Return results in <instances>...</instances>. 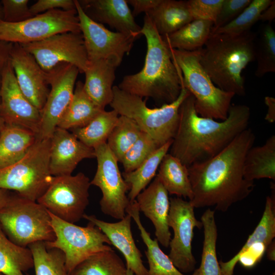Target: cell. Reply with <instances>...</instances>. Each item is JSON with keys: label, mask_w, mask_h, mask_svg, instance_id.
I'll return each instance as SVG.
<instances>
[{"label": "cell", "mask_w": 275, "mask_h": 275, "mask_svg": "<svg viewBox=\"0 0 275 275\" xmlns=\"http://www.w3.org/2000/svg\"><path fill=\"white\" fill-rule=\"evenodd\" d=\"M255 138L248 127L213 157L187 167L193 193L189 202L195 208L214 206L226 212L249 196L254 182L245 178L243 163Z\"/></svg>", "instance_id": "cell-1"}, {"label": "cell", "mask_w": 275, "mask_h": 275, "mask_svg": "<svg viewBox=\"0 0 275 275\" xmlns=\"http://www.w3.org/2000/svg\"><path fill=\"white\" fill-rule=\"evenodd\" d=\"M194 100L190 94L182 102L177 130L169 150L187 167L220 152L248 128L251 116L249 106L235 104L230 106L224 121L202 117L196 112Z\"/></svg>", "instance_id": "cell-2"}, {"label": "cell", "mask_w": 275, "mask_h": 275, "mask_svg": "<svg viewBox=\"0 0 275 275\" xmlns=\"http://www.w3.org/2000/svg\"><path fill=\"white\" fill-rule=\"evenodd\" d=\"M140 34L147 42L144 67L136 73L125 75L118 87L142 98H151L162 105L172 103L181 90V71L172 59L169 47L146 14Z\"/></svg>", "instance_id": "cell-3"}, {"label": "cell", "mask_w": 275, "mask_h": 275, "mask_svg": "<svg viewBox=\"0 0 275 275\" xmlns=\"http://www.w3.org/2000/svg\"><path fill=\"white\" fill-rule=\"evenodd\" d=\"M256 35L251 31L237 35L211 34L199 49L200 63L217 87L235 95H245L242 72L255 61Z\"/></svg>", "instance_id": "cell-4"}, {"label": "cell", "mask_w": 275, "mask_h": 275, "mask_svg": "<svg viewBox=\"0 0 275 275\" xmlns=\"http://www.w3.org/2000/svg\"><path fill=\"white\" fill-rule=\"evenodd\" d=\"M181 86L176 100L157 108L149 107L143 98L127 93L115 86L113 99L109 105L119 115L135 121L143 132L148 134L159 147H161L173 141L178 126L180 105L190 94Z\"/></svg>", "instance_id": "cell-5"}, {"label": "cell", "mask_w": 275, "mask_h": 275, "mask_svg": "<svg viewBox=\"0 0 275 275\" xmlns=\"http://www.w3.org/2000/svg\"><path fill=\"white\" fill-rule=\"evenodd\" d=\"M169 48L181 71V85L194 97L197 114L218 121L226 120L235 94L215 86L200 63L199 49L189 51Z\"/></svg>", "instance_id": "cell-6"}, {"label": "cell", "mask_w": 275, "mask_h": 275, "mask_svg": "<svg viewBox=\"0 0 275 275\" xmlns=\"http://www.w3.org/2000/svg\"><path fill=\"white\" fill-rule=\"evenodd\" d=\"M0 226L7 237L22 248L55 239L49 211L37 202L10 196L0 209Z\"/></svg>", "instance_id": "cell-7"}, {"label": "cell", "mask_w": 275, "mask_h": 275, "mask_svg": "<svg viewBox=\"0 0 275 275\" xmlns=\"http://www.w3.org/2000/svg\"><path fill=\"white\" fill-rule=\"evenodd\" d=\"M49 150L50 139H37L19 160L0 169V189L37 202L54 177L49 170Z\"/></svg>", "instance_id": "cell-8"}, {"label": "cell", "mask_w": 275, "mask_h": 275, "mask_svg": "<svg viewBox=\"0 0 275 275\" xmlns=\"http://www.w3.org/2000/svg\"><path fill=\"white\" fill-rule=\"evenodd\" d=\"M49 212L55 239L45 242L46 245L63 252L68 274L91 256L112 249L108 245L111 243L107 237L93 223L89 222L87 226L81 227L64 221Z\"/></svg>", "instance_id": "cell-9"}, {"label": "cell", "mask_w": 275, "mask_h": 275, "mask_svg": "<svg viewBox=\"0 0 275 275\" xmlns=\"http://www.w3.org/2000/svg\"><path fill=\"white\" fill-rule=\"evenodd\" d=\"M90 182L82 172L54 176L37 202L58 218L74 224L83 218L89 204Z\"/></svg>", "instance_id": "cell-10"}, {"label": "cell", "mask_w": 275, "mask_h": 275, "mask_svg": "<svg viewBox=\"0 0 275 275\" xmlns=\"http://www.w3.org/2000/svg\"><path fill=\"white\" fill-rule=\"evenodd\" d=\"M65 32L81 33L76 9L50 10L17 23L0 22V40L20 44Z\"/></svg>", "instance_id": "cell-11"}, {"label": "cell", "mask_w": 275, "mask_h": 275, "mask_svg": "<svg viewBox=\"0 0 275 275\" xmlns=\"http://www.w3.org/2000/svg\"><path fill=\"white\" fill-rule=\"evenodd\" d=\"M97 170L91 185L98 187L102 193L99 204L102 212L113 218L122 219L130 202L127 195L129 186L121 175L118 161L106 143L95 148Z\"/></svg>", "instance_id": "cell-12"}, {"label": "cell", "mask_w": 275, "mask_h": 275, "mask_svg": "<svg viewBox=\"0 0 275 275\" xmlns=\"http://www.w3.org/2000/svg\"><path fill=\"white\" fill-rule=\"evenodd\" d=\"M20 45L45 72L68 63L76 66L79 73H84L88 63L81 33H59L39 41Z\"/></svg>", "instance_id": "cell-13"}, {"label": "cell", "mask_w": 275, "mask_h": 275, "mask_svg": "<svg viewBox=\"0 0 275 275\" xmlns=\"http://www.w3.org/2000/svg\"><path fill=\"white\" fill-rule=\"evenodd\" d=\"M194 207L181 197L170 199L168 225L173 230L169 257L174 265L182 273L195 270L196 261L192 253L194 229H201V221L195 215Z\"/></svg>", "instance_id": "cell-14"}, {"label": "cell", "mask_w": 275, "mask_h": 275, "mask_svg": "<svg viewBox=\"0 0 275 275\" xmlns=\"http://www.w3.org/2000/svg\"><path fill=\"white\" fill-rule=\"evenodd\" d=\"M88 61L107 60L117 68L130 52L135 37L108 30L89 17L75 0Z\"/></svg>", "instance_id": "cell-15"}, {"label": "cell", "mask_w": 275, "mask_h": 275, "mask_svg": "<svg viewBox=\"0 0 275 275\" xmlns=\"http://www.w3.org/2000/svg\"><path fill=\"white\" fill-rule=\"evenodd\" d=\"M51 89L42 109L38 139H49L73 97L79 71L74 65L65 63L46 72Z\"/></svg>", "instance_id": "cell-16"}, {"label": "cell", "mask_w": 275, "mask_h": 275, "mask_svg": "<svg viewBox=\"0 0 275 275\" xmlns=\"http://www.w3.org/2000/svg\"><path fill=\"white\" fill-rule=\"evenodd\" d=\"M0 116L7 124L19 126L38 136L41 112L21 91L10 61L3 72L0 90Z\"/></svg>", "instance_id": "cell-17"}, {"label": "cell", "mask_w": 275, "mask_h": 275, "mask_svg": "<svg viewBox=\"0 0 275 275\" xmlns=\"http://www.w3.org/2000/svg\"><path fill=\"white\" fill-rule=\"evenodd\" d=\"M275 237V198L268 196L262 216L238 253L227 262H219L222 275H233L239 262L246 268L255 266L262 258Z\"/></svg>", "instance_id": "cell-18"}, {"label": "cell", "mask_w": 275, "mask_h": 275, "mask_svg": "<svg viewBox=\"0 0 275 275\" xmlns=\"http://www.w3.org/2000/svg\"><path fill=\"white\" fill-rule=\"evenodd\" d=\"M10 61L21 91L31 103L41 111L50 90L46 72L34 57L18 43L12 44Z\"/></svg>", "instance_id": "cell-19"}, {"label": "cell", "mask_w": 275, "mask_h": 275, "mask_svg": "<svg viewBox=\"0 0 275 275\" xmlns=\"http://www.w3.org/2000/svg\"><path fill=\"white\" fill-rule=\"evenodd\" d=\"M95 158L90 148L68 130L57 127L50 139L49 170L53 176L72 175L83 159Z\"/></svg>", "instance_id": "cell-20"}, {"label": "cell", "mask_w": 275, "mask_h": 275, "mask_svg": "<svg viewBox=\"0 0 275 275\" xmlns=\"http://www.w3.org/2000/svg\"><path fill=\"white\" fill-rule=\"evenodd\" d=\"M83 218L97 226L107 237L111 244L120 251L125 259L127 269L134 275H148V269L143 264L142 255L133 237L130 215L126 214L123 218L115 223L103 221L94 215L86 214Z\"/></svg>", "instance_id": "cell-21"}, {"label": "cell", "mask_w": 275, "mask_h": 275, "mask_svg": "<svg viewBox=\"0 0 275 275\" xmlns=\"http://www.w3.org/2000/svg\"><path fill=\"white\" fill-rule=\"evenodd\" d=\"M169 193L156 175L152 182L135 199L140 211L152 223L156 239L166 248L169 246L171 234L168 225L170 210Z\"/></svg>", "instance_id": "cell-22"}, {"label": "cell", "mask_w": 275, "mask_h": 275, "mask_svg": "<svg viewBox=\"0 0 275 275\" xmlns=\"http://www.w3.org/2000/svg\"><path fill=\"white\" fill-rule=\"evenodd\" d=\"M85 13L94 21L117 32L138 38L142 27L134 20L126 0H78Z\"/></svg>", "instance_id": "cell-23"}, {"label": "cell", "mask_w": 275, "mask_h": 275, "mask_svg": "<svg viewBox=\"0 0 275 275\" xmlns=\"http://www.w3.org/2000/svg\"><path fill=\"white\" fill-rule=\"evenodd\" d=\"M117 67L104 60L88 61L84 88L93 101L101 109L110 104L113 97V83Z\"/></svg>", "instance_id": "cell-24"}, {"label": "cell", "mask_w": 275, "mask_h": 275, "mask_svg": "<svg viewBox=\"0 0 275 275\" xmlns=\"http://www.w3.org/2000/svg\"><path fill=\"white\" fill-rule=\"evenodd\" d=\"M37 140V135L31 130L5 123L0 133V169L19 160Z\"/></svg>", "instance_id": "cell-25"}, {"label": "cell", "mask_w": 275, "mask_h": 275, "mask_svg": "<svg viewBox=\"0 0 275 275\" xmlns=\"http://www.w3.org/2000/svg\"><path fill=\"white\" fill-rule=\"evenodd\" d=\"M126 214L134 220L147 246L145 254L148 260V275H185L174 265L169 257L161 250L156 239H153L143 226L140 210L135 200L130 202L126 209Z\"/></svg>", "instance_id": "cell-26"}, {"label": "cell", "mask_w": 275, "mask_h": 275, "mask_svg": "<svg viewBox=\"0 0 275 275\" xmlns=\"http://www.w3.org/2000/svg\"><path fill=\"white\" fill-rule=\"evenodd\" d=\"M146 14L161 36L172 33L194 20L185 1L161 0Z\"/></svg>", "instance_id": "cell-27"}, {"label": "cell", "mask_w": 275, "mask_h": 275, "mask_svg": "<svg viewBox=\"0 0 275 275\" xmlns=\"http://www.w3.org/2000/svg\"><path fill=\"white\" fill-rule=\"evenodd\" d=\"M103 110L89 97L84 90V83L78 80L75 84L72 100L57 127L68 130L82 127Z\"/></svg>", "instance_id": "cell-28"}, {"label": "cell", "mask_w": 275, "mask_h": 275, "mask_svg": "<svg viewBox=\"0 0 275 275\" xmlns=\"http://www.w3.org/2000/svg\"><path fill=\"white\" fill-rule=\"evenodd\" d=\"M244 177L249 181L262 178L275 180V136L265 143L252 146L247 152L243 163Z\"/></svg>", "instance_id": "cell-29"}, {"label": "cell", "mask_w": 275, "mask_h": 275, "mask_svg": "<svg viewBox=\"0 0 275 275\" xmlns=\"http://www.w3.org/2000/svg\"><path fill=\"white\" fill-rule=\"evenodd\" d=\"M169 194L179 197H193L188 168L180 160L170 153L163 157L157 175Z\"/></svg>", "instance_id": "cell-30"}, {"label": "cell", "mask_w": 275, "mask_h": 275, "mask_svg": "<svg viewBox=\"0 0 275 275\" xmlns=\"http://www.w3.org/2000/svg\"><path fill=\"white\" fill-rule=\"evenodd\" d=\"M213 24L209 20H193L176 31L161 37L169 48L194 51L205 45Z\"/></svg>", "instance_id": "cell-31"}, {"label": "cell", "mask_w": 275, "mask_h": 275, "mask_svg": "<svg viewBox=\"0 0 275 275\" xmlns=\"http://www.w3.org/2000/svg\"><path fill=\"white\" fill-rule=\"evenodd\" d=\"M172 141L158 148L135 170L123 173L122 176L129 186L127 196L130 202L135 200L154 178L163 157L169 151Z\"/></svg>", "instance_id": "cell-32"}, {"label": "cell", "mask_w": 275, "mask_h": 275, "mask_svg": "<svg viewBox=\"0 0 275 275\" xmlns=\"http://www.w3.org/2000/svg\"><path fill=\"white\" fill-rule=\"evenodd\" d=\"M33 267L30 250L14 244L0 226V272L4 275H24V272Z\"/></svg>", "instance_id": "cell-33"}, {"label": "cell", "mask_w": 275, "mask_h": 275, "mask_svg": "<svg viewBox=\"0 0 275 275\" xmlns=\"http://www.w3.org/2000/svg\"><path fill=\"white\" fill-rule=\"evenodd\" d=\"M119 115L114 109L103 110L97 115L87 125L73 129L72 133L87 146L95 148L106 143Z\"/></svg>", "instance_id": "cell-34"}, {"label": "cell", "mask_w": 275, "mask_h": 275, "mask_svg": "<svg viewBox=\"0 0 275 275\" xmlns=\"http://www.w3.org/2000/svg\"><path fill=\"white\" fill-rule=\"evenodd\" d=\"M126 271V264L111 249L91 256L69 275H125Z\"/></svg>", "instance_id": "cell-35"}, {"label": "cell", "mask_w": 275, "mask_h": 275, "mask_svg": "<svg viewBox=\"0 0 275 275\" xmlns=\"http://www.w3.org/2000/svg\"><path fill=\"white\" fill-rule=\"evenodd\" d=\"M204 229V241L200 275H222L216 255V245L217 230L214 217V211L208 208L201 216Z\"/></svg>", "instance_id": "cell-36"}, {"label": "cell", "mask_w": 275, "mask_h": 275, "mask_svg": "<svg viewBox=\"0 0 275 275\" xmlns=\"http://www.w3.org/2000/svg\"><path fill=\"white\" fill-rule=\"evenodd\" d=\"M35 275H69L65 266V256L56 248H48L45 242L38 241L29 245Z\"/></svg>", "instance_id": "cell-37"}, {"label": "cell", "mask_w": 275, "mask_h": 275, "mask_svg": "<svg viewBox=\"0 0 275 275\" xmlns=\"http://www.w3.org/2000/svg\"><path fill=\"white\" fill-rule=\"evenodd\" d=\"M255 58L257 77H262L268 73L275 72V32L271 23L263 24L256 35Z\"/></svg>", "instance_id": "cell-38"}, {"label": "cell", "mask_w": 275, "mask_h": 275, "mask_svg": "<svg viewBox=\"0 0 275 275\" xmlns=\"http://www.w3.org/2000/svg\"><path fill=\"white\" fill-rule=\"evenodd\" d=\"M142 131L132 119L119 116L117 122L107 140L106 144L118 162L139 138Z\"/></svg>", "instance_id": "cell-39"}, {"label": "cell", "mask_w": 275, "mask_h": 275, "mask_svg": "<svg viewBox=\"0 0 275 275\" xmlns=\"http://www.w3.org/2000/svg\"><path fill=\"white\" fill-rule=\"evenodd\" d=\"M271 0H253L234 20L211 34L240 35L251 31L253 25L259 20L263 11L272 3Z\"/></svg>", "instance_id": "cell-40"}, {"label": "cell", "mask_w": 275, "mask_h": 275, "mask_svg": "<svg viewBox=\"0 0 275 275\" xmlns=\"http://www.w3.org/2000/svg\"><path fill=\"white\" fill-rule=\"evenodd\" d=\"M159 147L148 134L142 131L120 161L124 170V172L128 173L135 170Z\"/></svg>", "instance_id": "cell-41"}, {"label": "cell", "mask_w": 275, "mask_h": 275, "mask_svg": "<svg viewBox=\"0 0 275 275\" xmlns=\"http://www.w3.org/2000/svg\"><path fill=\"white\" fill-rule=\"evenodd\" d=\"M186 2L194 20H209L214 23L223 0H189Z\"/></svg>", "instance_id": "cell-42"}, {"label": "cell", "mask_w": 275, "mask_h": 275, "mask_svg": "<svg viewBox=\"0 0 275 275\" xmlns=\"http://www.w3.org/2000/svg\"><path fill=\"white\" fill-rule=\"evenodd\" d=\"M251 1L223 0L211 33L234 20L250 4Z\"/></svg>", "instance_id": "cell-43"}, {"label": "cell", "mask_w": 275, "mask_h": 275, "mask_svg": "<svg viewBox=\"0 0 275 275\" xmlns=\"http://www.w3.org/2000/svg\"><path fill=\"white\" fill-rule=\"evenodd\" d=\"M3 21L17 23L30 18L34 15L31 12L28 0H2Z\"/></svg>", "instance_id": "cell-44"}, {"label": "cell", "mask_w": 275, "mask_h": 275, "mask_svg": "<svg viewBox=\"0 0 275 275\" xmlns=\"http://www.w3.org/2000/svg\"><path fill=\"white\" fill-rule=\"evenodd\" d=\"M31 13L34 15L40 13L61 9L68 11L76 9L75 0H39L31 7Z\"/></svg>", "instance_id": "cell-45"}, {"label": "cell", "mask_w": 275, "mask_h": 275, "mask_svg": "<svg viewBox=\"0 0 275 275\" xmlns=\"http://www.w3.org/2000/svg\"><path fill=\"white\" fill-rule=\"evenodd\" d=\"M127 4L133 7L132 12L133 16H136L141 13H147L154 8L160 2L161 0H126Z\"/></svg>", "instance_id": "cell-46"}, {"label": "cell", "mask_w": 275, "mask_h": 275, "mask_svg": "<svg viewBox=\"0 0 275 275\" xmlns=\"http://www.w3.org/2000/svg\"><path fill=\"white\" fill-rule=\"evenodd\" d=\"M13 43L0 40V90L4 70L10 59V51Z\"/></svg>", "instance_id": "cell-47"}, {"label": "cell", "mask_w": 275, "mask_h": 275, "mask_svg": "<svg viewBox=\"0 0 275 275\" xmlns=\"http://www.w3.org/2000/svg\"><path fill=\"white\" fill-rule=\"evenodd\" d=\"M264 102L267 106L265 120L269 123H272L275 121V99L272 97L266 96Z\"/></svg>", "instance_id": "cell-48"}, {"label": "cell", "mask_w": 275, "mask_h": 275, "mask_svg": "<svg viewBox=\"0 0 275 275\" xmlns=\"http://www.w3.org/2000/svg\"><path fill=\"white\" fill-rule=\"evenodd\" d=\"M275 18V1H272L271 4L261 14L259 20L271 23Z\"/></svg>", "instance_id": "cell-49"}, {"label": "cell", "mask_w": 275, "mask_h": 275, "mask_svg": "<svg viewBox=\"0 0 275 275\" xmlns=\"http://www.w3.org/2000/svg\"><path fill=\"white\" fill-rule=\"evenodd\" d=\"M7 191L0 189V209L6 204L11 196Z\"/></svg>", "instance_id": "cell-50"}, {"label": "cell", "mask_w": 275, "mask_h": 275, "mask_svg": "<svg viewBox=\"0 0 275 275\" xmlns=\"http://www.w3.org/2000/svg\"><path fill=\"white\" fill-rule=\"evenodd\" d=\"M274 242H272L268 246L266 252L267 253L268 258L272 261H274L275 259L274 257Z\"/></svg>", "instance_id": "cell-51"}, {"label": "cell", "mask_w": 275, "mask_h": 275, "mask_svg": "<svg viewBox=\"0 0 275 275\" xmlns=\"http://www.w3.org/2000/svg\"><path fill=\"white\" fill-rule=\"evenodd\" d=\"M4 20L3 8L1 3H0V22Z\"/></svg>", "instance_id": "cell-52"}, {"label": "cell", "mask_w": 275, "mask_h": 275, "mask_svg": "<svg viewBox=\"0 0 275 275\" xmlns=\"http://www.w3.org/2000/svg\"><path fill=\"white\" fill-rule=\"evenodd\" d=\"M5 123L2 118L0 116V133L5 125Z\"/></svg>", "instance_id": "cell-53"}, {"label": "cell", "mask_w": 275, "mask_h": 275, "mask_svg": "<svg viewBox=\"0 0 275 275\" xmlns=\"http://www.w3.org/2000/svg\"><path fill=\"white\" fill-rule=\"evenodd\" d=\"M191 275H200L199 269H195Z\"/></svg>", "instance_id": "cell-54"}, {"label": "cell", "mask_w": 275, "mask_h": 275, "mask_svg": "<svg viewBox=\"0 0 275 275\" xmlns=\"http://www.w3.org/2000/svg\"><path fill=\"white\" fill-rule=\"evenodd\" d=\"M125 275H134V274L130 270L127 269V271H126V273Z\"/></svg>", "instance_id": "cell-55"}, {"label": "cell", "mask_w": 275, "mask_h": 275, "mask_svg": "<svg viewBox=\"0 0 275 275\" xmlns=\"http://www.w3.org/2000/svg\"><path fill=\"white\" fill-rule=\"evenodd\" d=\"M0 275H4V274L0 272Z\"/></svg>", "instance_id": "cell-56"}]
</instances>
